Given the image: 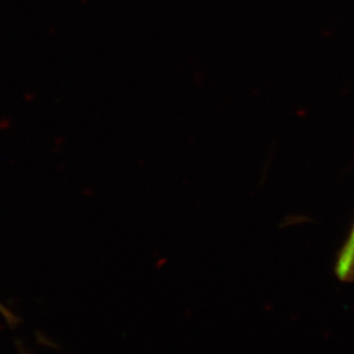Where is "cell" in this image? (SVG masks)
<instances>
[{
    "label": "cell",
    "mask_w": 354,
    "mask_h": 354,
    "mask_svg": "<svg viewBox=\"0 0 354 354\" xmlns=\"http://www.w3.org/2000/svg\"><path fill=\"white\" fill-rule=\"evenodd\" d=\"M335 274L342 281L349 283L354 279V225L337 257Z\"/></svg>",
    "instance_id": "obj_1"
},
{
    "label": "cell",
    "mask_w": 354,
    "mask_h": 354,
    "mask_svg": "<svg viewBox=\"0 0 354 354\" xmlns=\"http://www.w3.org/2000/svg\"><path fill=\"white\" fill-rule=\"evenodd\" d=\"M0 311H1V313L3 314V316L6 317V320L8 321V322H15V318H14L12 314H11L10 312L7 311L4 307H2L1 304H0Z\"/></svg>",
    "instance_id": "obj_2"
}]
</instances>
